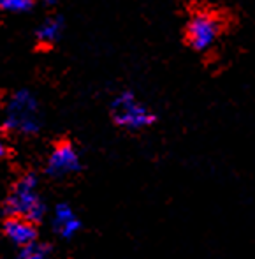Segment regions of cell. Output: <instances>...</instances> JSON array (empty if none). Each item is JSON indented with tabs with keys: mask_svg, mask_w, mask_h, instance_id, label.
<instances>
[{
	"mask_svg": "<svg viewBox=\"0 0 255 259\" xmlns=\"http://www.w3.org/2000/svg\"><path fill=\"white\" fill-rule=\"evenodd\" d=\"M46 213H48V206L39 194V177L32 171L21 175L13 184L9 194L2 203L4 219L25 217L34 224H41Z\"/></svg>",
	"mask_w": 255,
	"mask_h": 259,
	"instance_id": "6da1fadb",
	"label": "cell"
},
{
	"mask_svg": "<svg viewBox=\"0 0 255 259\" xmlns=\"http://www.w3.org/2000/svg\"><path fill=\"white\" fill-rule=\"evenodd\" d=\"M41 108L35 94L28 89H20L11 94L6 104L2 129L6 133L34 136L41 131Z\"/></svg>",
	"mask_w": 255,
	"mask_h": 259,
	"instance_id": "7a4b0ae2",
	"label": "cell"
},
{
	"mask_svg": "<svg viewBox=\"0 0 255 259\" xmlns=\"http://www.w3.org/2000/svg\"><path fill=\"white\" fill-rule=\"evenodd\" d=\"M113 122L125 131H141L155 123L157 115L136 97L132 90H123L111 101Z\"/></svg>",
	"mask_w": 255,
	"mask_h": 259,
	"instance_id": "3957f363",
	"label": "cell"
},
{
	"mask_svg": "<svg viewBox=\"0 0 255 259\" xmlns=\"http://www.w3.org/2000/svg\"><path fill=\"white\" fill-rule=\"evenodd\" d=\"M222 32V20L210 11H197L187 21L185 37L195 52H208Z\"/></svg>",
	"mask_w": 255,
	"mask_h": 259,
	"instance_id": "277c9868",
	"label": "cell"
},
{
	"mask_svg": "<svg viewBox=\"0 0 255 259\" xmlns=\"http://www.w3.org/2000/svg\"><path fill=\"white\" fill-rule=\"evenodd\" d=\"M83 167L81 155H79L78 148L71 143V141H58L49 152L48 160H46L44 173L49 178L60 180L69 175L79 173Z\"/></svg>",
	"mask_w": 255,
	"mask_h": 259,
	"instance_id": "5b68a950",
	"label": "cell"
},
{
	"mask_svg": "<svg viewBox=\"0 0 255 259\" xmlns=\"http://www.w3.org/2000/svg\"><path fill=\"white\" fill-rule=\"evenodd\" d=\"M2 233L18 249L37 242V224L25 217H7L4 219Z\"/></svg>",
	"mask_w": 255,
	"mask_h": 259,
	"instance_id": "8992f818",
	"label": "cell"
},
{
	"mask_svg": "<svg viewBox=\"0 0 255 259\" xmlns=\"http://www.w3.org/2000/svg\"><path fill=\"white\" fill-rule=\"evenodd\" d=\"M51 226H53V231L62 240H72L81 231L83 222L69 203H57V206L53 210Z\"/></svg>",
	"mask_w": 255,
	"mask_h": 259,
	"instance_id": "52a82bcc",
	"label": "cell"
},
{
	"mask_svg": "<svg viewBox=\"0 0 255 259\" xmlns=\"http://www.w3.org/2000/svg\"><path fill=\"white\" fill-rule=\"evenodd\" d=\"M62 32H64V18L62 16H48L41 21V25L35 30V39L39 45L51 46L58 42Z\"/></svg>",
	"mask_w": 255,
	"mask_h": 259,
	"instance_id": "ba28073f",
	"label": "cell"
},
{
	"mask_svg": "<svg viewBox=\"0 0 255 259\" xmlns=\"http://www.w3.org/2000/svg\"><path fill=\"white\" fill-rule=\"evenodd\" d=\"M49 254L51 247L48 243H42L37 240V242L30 243V245L21 247L13 259H49Z\"/></svg>",
	"mask_w": 255,
	"mask_h": 259,
	"instance_id": "9c48e42d",
	"label": "cell"
},
{
	"mask_svg": "<svg viewBox=\"0 0 255 259\" xmlns=\"http://www.w3.org/2000/svg\"><path fill=\"white\" fill-rule=\"evenodd\" d=\"M32 7H34V0H0V9L6 13L23 14L32 11Z\"/></svg>",
	"mask_w": 255,
	"mask_h": 259,
	"instance_id": "30bf717a",
	"label": "cell"
},
{
	"mask_svg": "<svg viewBox=\"0 0 255 259\" xmlns=\"http://www.w3.org/2000/svg\"><path fill=\"white\" fill-rule=\"evenodd\" d=\"M42 2V6H46V7H55L57 6V0H41Z\"/></svg>",
	"mask_w": 255,
	"mask_h": 259,
	"instance_id": "8fae6325",
	"label": "cell"
},
{
	"mask_svg": "<svg viewBox=\"0 0 255 259\" xmlns=\"http://www.w3.org/2000/svg\"><path fill=\"white\" fill-rule=\"evenodd\" d=\"M0 152H2V157H6V155H7V150H6V145H2V147H0Z\"/></svg>",
	"mask_w": 255,
	"mask_h": 259,
	"instance_id": "7c38bea8",
	"label": "cell"
}]
</instances>
